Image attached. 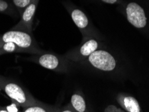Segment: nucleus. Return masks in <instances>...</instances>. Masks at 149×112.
Here are the masks:
<instances>
[{
    "mask_svg": "<svg viewBox=\"0 0 149 112\" xmlns=\"http://www.w3.org/2000/svg\"><path fill=\"white\" fill-rule=\"evenodd\" d=\"M56 110L38 102L36 104L23 108L22 112H56Z\"/></svg>",
    "mask_w": 149,
    "mask_h": 112,
    "instance_id": "11",
    "label": "nucleus"
},
{
    "mask_svg": "<svg viewBox=\"0 0 149 112\" xmlns=\"http://www.w3.org/2000/svg\"><path fill=\"white\" fill-rule=\"evenodd\" d=\"M32 0H13V3L17 8L21 10L26 9L30 4L32 3Z\"/></svg>",
    "mask_w": 149,
    "mask_h": 112,
    "instance_id": "13",
    "label": "nucleus"
},
{
    "mask_svg": "<svg viewBox=\"0 0 149 112\" xmlns=\"http://www.w3.org/2000/svg\"><path fill=\"white\" fill-rule=\"evenodd\" d=\"M2 51L4 52H20V50L17 47V45L12 42H4L1 47Z\"/></svg>",
    "mask_w": 149,
    "mask_h": 112,
    "instance_id": "12",
    "label": "nucleus"
},
{
    "mask_svg": "<svg viewBox=\"0 0 149 112\" xmlns=\"http://www.w3.org/2000/svg\"><path fill=\"white\" fill-rule=\"evenodd\" d=\"M71 17L74 24L80 29H84L88 26V19L81 10H74L71 13Z\"/></svg>",
    "mask_w": 149,
    "mask_h": 112,
    "instance_id": "8",
    "label": "nucleus"
},
{
    "mask_svg": "<svg viewBox=\"0 0 149 112\" xmlns=\"http://www.w3.org/2000/svg\"><path fill=\"white\" fill-rule=\"evenodd\" d=\"M127 18L129 22L137 28H144L146 24L145 13L139 4L130 3L126 8Z\"/></svg>",
    "mask_w": 149,
    "mask_h": 112,
    "instance_id": "4",
    "label": "nucleus"
},
{
    "mask_svg": "<svg viewBox=\"0 0 149 112\" xmlns=\"http://www.w3.org/2000/svg\"><path fill=\"white\" fill-rule=\"evenodd\" d=\"M117 101L127 111L141 112L139 103L134 97L120 94L117 98Z\"/></svg>",
    "mask_w": 149,
    "mask_h": 112,
    "instance_id": "7",
    "label": "nucleus"
},
{
    "mask_svg": "<svg viewBox=\"0 0 149 112\" xmlns=\"http://www.w3.org/2000/svg\"><path fill=\"white\" fill-rule=\"evenodd\" d=\"M56 112H76L74 111V109L73 108V107L71 106V104L68 105L67 106H66L64 108H63L62 109H61V110H56Z\"/></svg>",
    "mask_w": 149,
    "mask_h": 112,
    "instance_id": "17",
    "label": "nucleus"
},
{
    "mask_svg": "<svg viewBox=\"0 0 149 112\" xmlns=\"http://www.w3.org/2000/svg\"><path fill=\"white\" fill-rule=\"evenodd\" d=\"M0 112H8L5 107H0Z\"/></svg>",
    "mask_w": 149,
    "mask_h": 112,
    "instance_id": "19",
    "label": "nucleus"
},
{
    "mask_svg": "<svg viewBox=\"0 0 149 112\" xmlns=\"http://www.w3.org/2000/svg\"><path fill=\"white\" fill-rule=\"evenodd\" d=\"M104 112H126L122 109L118 108L114 105H109L105 109Z\"/></svg>",
    "mask_w": 149,
    "mask_h": 112,
    "instance_id": "15",
    "label": "nucleus"
},
{
    "mask_svg": "<svg viewBox=\"0 0 149 112\" xmlns=\"http://www.w3.org/2000/svg\"><path fill=\"white\" fill-rule=\"evenodd\" d=\"M38 4L37 0H34L31 4L26 8L22 14V18L19 22L15 26L16 30H24L28 32L32 33V22Z\"/></svg>",
    "mask_w": 149,
    "mask_h": 112,
    "instance_id": "5",
    "label": "nucleus"
},
{
    "mask_svg": "<svg viewBox=\"0 0 149 112\" xmlns=\"http://www.w3.org/2000/svg\"><path fill=\"white\" fill-rule=\"evenodd\" d=\"M2 42H12L17 45L21 52L38 54L42 53L32 33L24 30H14L6 32L2 36Z\"/></svg>",
    "mask_w": 149,
    "mask_h": 112,
    "instance_id": "2",
    "label": "nucleus"
},
{
    "mask_svg": "<svg viewBox=\"0 0 149 112\" xmlns=\"http://www.w3.org/2000/svg\"><path fill=\"white\" fill-rule=\"evenodd\" d=\"M98 47V43L97 42L93 40V39H91V40H87V42L83 44L80 48L79 53L80 55L83 57H87L97 50V48Z\"/></svg>",
    "mask_w": 149,
    "mask_h": 112,
    "instance_id": "10",
    "label": "nucleus"
},
{
    "mask_svg": "<svg viewBox=\"0 0 149 112\" xmlns=\"http://www.w3.org/2000/svg\"><path fill=\"white\" fill-rule=\"evenodd\" d=\"M19 107L16 103L12 102V104L5 107V108L8 112H22L19 110Z\"/></svg>",
    "mask_w": 149,
    "mask_h": 112,
    "instance_id": "14",
    "label": "nucleus"
},
{
    "mask_svg": "<svg viewBox=\"0 0 149 112\" xmlns=\"http://www.w3.org/2000/svg\"><path fill=\"white\" fill-rule=\"evenodd\" d=\"M1 89L18 106L24 108L38 102L26 89L15 81L5 78L0 79Z\"/></svg>",
    "mask_w": 149,
    "mask_h": 112,
    "instance_id": "1",
    "label": "nucleus"
},
{
    "mask_svg": "<svg viewBox=\"0 0 149 112\" xmlns=\"http://www.w3.org/2000/svg\"><path fill=\"white\" fill-rule=\"evenodd\" d=\"M102 1L105 2V3H108L112 4V3H116V2L117 1V0H102Z\"/></svg>",
    "mask_w": 149,
    "mask_h": 112,
    "instance_id": "18",
    "label": "nucleus"
},
{
    "mask_svg": "<svg viewBox=\"0 0 149 112\" xmlns=\"http://www.w3.org/2000/svg\"><path fill=\"white\" fill-rule=\"evenodd\" d=\"M9 8V5L7 1L4 0H0V12H5Z\"/></svg>",
    "mask_w": 149,
    "mask_h": 112,
    "instance_id": "16",
    "label": "nucleus"
},
{
    "mask_svg": "<svg viewBox=\"0 0 149 112\" xmlns=\"http://www.w3.org/2000/svg\"><path fill=\"white\" fill-rule=\"evenodd\" d=\"M71 105L76 112H89L83 97L79 93H74L71 98Z\"/></svg>",
    "mask_w": 149,
    "mask_h": 112,
    "instance_id": "9",
    "label": "nucleus"
},
{
    "mask_svg": "<svg viewBox=\"0 0 149 112\" xmlns=\"http://www.w3.org/2000/svg\"><path fill=\"white\" fill-rule=\"evenodd\" d=\"M33 61L38 63L43 68L52 71L58 70L60 68V61L57 56L52 54H42L38 57H34Z\"/></svg>",
    "mask_w": 149,
    "mask_h": 112,
    "instance_id": "6",
    "label": "nucleus"
},
{
    "mask_svg": "<svg viewBox=\"0 0 149 112\" xmlns=\"http://www.w3.org/2000/svg\"><path fill=\"white\" fill-rule=\"evenodd\" d=\"M88 59L93 67L100 71H111L116 66L114 57L105 50H95L88 56Z\"/></svg>",
    "mask_w": 149,
    "mask_h": 112,
    "instance_id": "3",
    "label": "nucleus"
}]
</instances>
